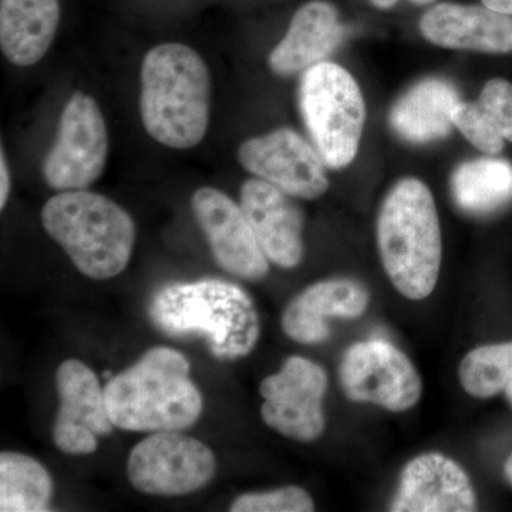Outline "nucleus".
Listing matches in <instances>:
<instances>
[{
  "label": "nucleus",
  "instance_id": "nucleus-20",
  "mask_svg": "<svg viewBox=\"0 0 512 512\" xmlns=\"http://www.w3.org/2000/svg\"><path fill=\"white\" fill-rule=\"evenodd\" d=\"M460 101L456 87L446 80H421L393 104L390 126L409 143L441 140L453 130V113Z\"/></svg>",
  "mask_w": 512,
  "mask_h": 512
},
{
  "label": "nucleus",
  "instance_id": "nucleus-7",
  "mask_svg": "<svg viewBox=\"0 0 512 512\" xmlns=\"http://www.w3.org/2000/svg\"><path fill=\"white\" fill-rule=\"evenodd\" d=\"M109 131L99 104L89 94L74 93L64 106L55 144L42 173L56 191L86 190L106 168Z\"/></svg>",
  "mask_w": 512,
  "mask_h": 512
},
{
  "label": "nucleus",
  "instance_id": "nucleus-12",
  "mask_svg": "<svg viewBox=\"0 0 512 512\" xmlns=\"http://www.w3.org/2000/svg\"><path fill=\"white\" fill-rule=\"evenodd\" d=\"M59 412L53 424V441L60 451L72 456L92 454L99 439L109 436L111 420L106 393L89 366L77 359L63 362L57 369Z\"/></svg>",
  "mask_w": 512,
  "mask_h": 512
},
{
  "label": "nucleus",
  "instance_id": "nucleus-25",
  "mask_svg": "<svg viewBox=\"0 0 512 512\" xmlns=\"http://www.w3.org/2000/svg\"><path fill=\"white\" fill-rule=\"evenodd\" d=\"M453 124L474 147L484 153L494 156L504 148V137L488 123L476 101H460L454 109Z\"/></svg>",
  "mask_w": 512,
  "mask_h": 512
},
{
  "label": "nucleus",
  "instance_id": "nucleus-22",
  "mask_svg": "<svg viewBox=\"0 0 512 512\" xmlns=\"http://www.w3.org/2000/svg\"><path fill=\"white\" fill-rule=\"evenodd\" d=\"M53 483L35 458L3 451L0 454V511H49Z\"/></svg>",
  "mask_w": 512,
  "mask_h": 512
},
{
  "label": "nucleus",
  "instance_id": "nucleus-15",
  "mask_svg": "<svg viewBox=\"0 0 512 512\" xmlns=\"http://www.w3.org/2000/svg\"><path fill=\"white\" fill-rule=\"evenodd\" d=\"M239 205L272 264L284 269L301 264L303 217L291 195L261 178H251L242 184Z\"/></svg>",
  "mask_w": 512,
  "mask_h": 512
},
{
  "label": "nucleus",
  "instance_id": "nucleus-11",
  "mask_svg": "<svg viewBox=\"0 0 512 512\" xmlns=\"http://www.w3.org/2000/svg\"><path fill=\"white\" fill-rule=\"evenodd\" d=\"M239 164L291 197L316 200L329 188L326 164L315 146L291 128L249 138L237 151Z\"/></svg>",
  "mask_w": 512,
  "mask_h": 512
},
{
  "label": "nucleus",
  "instance_id": "nucleus-3",
  "mask_svg": "<svg viewBox=\"0 0 512 512\" xmlns=\"http://www.w3.org/2000/svg\"><path fill=\"white\" fill-rule=\"evenodd\" d=\"M190 362L170 348L148 350L104 387L114 426L126 431H183L202 413Z\"/></svg>",
  "mask_w": 512,
  "mask_h": 512
},
{
  "label": "nucleus",
  "instance_id": "nucleus-16",
  "mask_svg": "<svg viewBox=\"0 0 512 512\" xmlns=\"http://www.w3.org/2000/svg\"><path fill=\"white\" fill-rule=\"evenodd\" d=\"M370 293L362 282L332 278L303 289L282 313V330L293 342L316 345L330 338L328 319H356L369 308Z\"/></svg>",
  "mask_w": 512,
  "mask_h": 512
},
{
  "label": "nucleus",
  "instance_id": "nucleus-26",
  "mask_svg": "<svg viewBox=\"0 0 512 512\" xmlns=\"http://www.w3.org/2000/svg\"><path fill=\"white\" fill-rule=\"evenodd\" d=\"M485 119L512 143V83L504 79H493L484 84L476 100Z\"/></svg>",
  "mask_w": 512,
  "mask_h": 512
},
{
  "label": "nucleus",
  "instance_id": "nucleus-29",
  "mask_svg": "<svg viewBox=\"0 0 512 512\" xmlns=\"http://www.w3.org/2000/svg\"><path fill=\"white\" fill-rule=\"evenodd\" d=\"M376 8L379 9H390L396 5L399 0H370ZM410 2L414 3V5H429V3L434 2V0H410Z\"/></svg>",
  "mask_w": 512,
  "mask_h": 512
},
{
  "label": "nucleus",
  "instance_id": "nucleus-9",
  "mask_svg": "<svg viewBox=\"0 0 512 512\" xmlns=\"http://www.w3.org/2000/svg\"><path fill=\"white\" fill-rule=\"evenodd\" d=\"M217 460L210 447L180 431H157L131 450L127 476L136 490L151 495H187L214 478Z\"/></svg>",
  "mask_w": 512,
  "mask_h": 512
},
{
  "label": "nucleus",
  "instance_id": "nucleus-18",
  "mask_svg": "<svg viewBox=\"0 0 512 512\" xmlns=\"http://www.w3.org/2000/svg\"><path fill=\"white\" fill-rule=\"evenodd\" d=\"M345 28L328 0H311L293 15L284 39L269 55V67L278 76H293L326 59L342 43Z\"/></svg>",
  "mask_w": 512,
  "mask_h": 512
},
{
  "label": "nucleus",
  "instance_id": "nucleus-28",
  "mask_svg": "<svg viewBox=\"0 0 512 512\" xmlns=\"http://www.w3.org/2000/svg\"><path fill=\"white\" fill-rule=\"evenodd\" d=\"M481 2L487 8L495 10V12L512 16V0H481Z\"/></svg>",
  "mask_w": 512,
  "mask_h": 512
},
{
  "label": "nucleus",
  "instance_id": "nucleus-27",
  "mask_svg": "<svg viewBox=\"0 0 512 512\" xmlns=\"http://www.w3.org/2000/svg\"><path fill=\"white\" fill-rule=\"evenodd\" d=\"M10 194V173L8 160H6L5 150L2 147L0 153V208L6 207Z\"/></svg>",
  "mask_w": 512,
  "mask_h": 512
},
{
  "label": "nucleus",
  "instance_id": "nucleus-30",
  "mask_svg": "<svg viewBox=\"0 0 512 512\" xmlns=\"http://www.w3.org/2000/svg\"><path fill=\"white\" fill-rule=\"evenodd\" d=\"M504 476L507 478L508 484L512 487V451L510 456L507 457L504 464Z\"/></svg>",
  "mask_w": 512,
  "mask_h": 512
},
{
  "label": "nucleus",
  "instance_id": "nucleus-5",
  "mask_svg": "<svg viewBox=\"0 0 512 512\" xmlns=\"http://www.w3.org/2000/svg\"><path fill=\"white\" fill-rule=\"evenodd\" d=\"M42 224L83 275L110 279L127 268L136 225L123 207L87 190L62 191L47 200Z\"/></svg>",
  "mask_w": 512,
  "mask_h": 512
},
{
  "label": "nucleus",
  "instance_id": "nucleus-17",
  "mask_svg": "<svg viewBox=\"0 0 512 512\" xmlns=\"http://www.w3.org/2000/svg\"><path fill=\"white\" fill-rule=\"evenodd\" d=\"M419 26L424 39L446 49L512 53V16L484 5L440 3L424 13Z\"/></svg>",
  "mask_w": 512,
  "mask_h": 512
},
{
  "label": "nucleus",
  "instance_id": "nucleus-24",
  "mask_svg": "<svg viewBox=\"0 0 512 512\" xmlns=\"http://www.w3.org/2000/svg\"><path fill=\"white\" fill-rule=\"evenodd\" d=\"M311 494L296 485L261 493L239 495L231 505L232 512H312Z\"/></svg>",
  "mask_w": 512,
  "mask_h": 512
},
{
  "label": "nucleus",
  "instance_id": "nucleus-19",
  "mask_svg": "<svg viewBox=\"0 0 512 512\" xmlns=\"http://www.w3.org/2000/svg\"><path fill=\"white\" fill-rule=\"evenodd\" d=\"M59 23V0H0L3 56L19 67L39 63L49 52Z\"/></svg>",
  "mask_w": 512,
  "mask_h": 512
},
{
  "label": "nucleus",
  "instance_id": "nucleus-10",
  "mask_svg": "<svg viewBox=\"0 0 512 512\" xmlns=\"http://www.w3.org/2000/svg\"><path fill=\"white\" fill-rule=\"evenodd\" d=\"M328 375L318 363L302 356L285 360L281 370L265 377L259 386L264 404L261 417L269 429L288 439L312 443L326 429L323 400Z\"/></svg>",
  "mask_w": 512,
  "mask_h": 512
},
{
  "label": "nucleus",
  "instance_id": "nucleus-4",
  "mask_svg": "<svg viewBox=\"0 0 512 512\" xmlns=\"http://www.w3.org/2000/svg\"><path fill=\"white\" fill-rule=\"evenodd\" d=\"M150 316L168 335L204 336L212 355L222 360L248 356L261 335L248 293L220 279L165 286L154 295Z\"/></svg>",
  "mask_w": 512,
  "mask_h": 512
},
{
  "label": "nucleus",
  "instance_id": "nucleus-2",
  "mask_svg": "<svg viewBox=\"0 0 512 512\" xmlns=\"http://www.w3.org/2000/svg\"><path fill=\"white\" fill-rule=\"evenodd\" d=\"M377 247L387 278L410 301L429 298L439 281L443 242L436 201L417 178L397 181L377 218Z\"/></svg>",
  "mask_w": 512,
  "mask_h": 512
},
{
  "label": "nucleus",
  "instance_id": "nucleus-8",
  "mask_svg": "<svg viewBox=\"0 0 512 512\" xmlns=\"http://www.w3.org/2000/svg\"><path fill=\"white\" fill-rule=\"evenodd\" d=\"M340 386L349 400L403 413L420 402L423 382L406 353L386 340L357 342L343 353Z\"/></svg>",
  "mask_w": 512,
  "mask_h": 512
},
{
  "label": "nucleus",
  "instance_id": "nucleus-23",
  "mask_svg": "<svg viewBox=\"0 0 512 512\" xmlns=\"http://www.w3.org/2000/svg\"><path fill=\"white\" fill-rule=\"evenodd\" d=\"M458 379L470 396L485 400L503 393L512 407V340L470 350L461 359Z\"/></svg>",
  "mask_w": 512,
  "mask_h": 512
},
{
  "label": "nucleus",
  "instance_id": "nucleus-13",
  "mask_svg": "<svg viewBox=\"0 0 512 512\" xmlns=\"http://www.w3.org/2000/svg\"><path fill=\"white\" fill-rule=\"evenodd\" d=\"M192 211L222 269L238 278L259 281L269 272V259L259 247L241 205L212 187L198 188Z\"/></svg>",
  "mask_w": 512,
  "mask_h": 512
},
{
  "label": "nucleus",
  "instance_id": "nucleus-14",
  "mask_svg": "<svg viewBox=\"0 0 512 512\" xmlns=\"http://www.w3.org/2000/svg\"><path fill=\"white\" fill-rule=\"evenodd\" d=\"M389 510L473 512L478 510V498L467 471L453 458L431 451L404 466Z\"/></svg>",
  "mask_w": 512,
  "mask_h": 512
},
{
  "label": "nucleus",
  "instance_id": "nucleus-6",
  "mask_svg": "<svg viewBox=\"0 0 512 512\" xmlns=\"http://www.w3.org/2000/svg\"><path fill=\"white\" fill-rule=\"evenodd\" d=\"M299 109L326 167L340 170L352 164L366 121L365 99L355 77L340 64H315L302 74Z\"/></svg>",
  "mask_w": 512,
  "mask_h": 512
},
{
  "label": "nucleus",
  "instance_id": "nucleus-21",
  "mask_svg": "<svg viewBox=\"0 0 512 512\" xmlns=\"http://www.w3.org/2000/svg\"><path fill=\"white\" fill-rule=\"evenodd\" d=\"M451 194L467 214H494L512 202V164L503 158H477L458 165Z\"/></svg>",
  "mask_w": 512,
  "mask_h": 512
},
{
  "label": "nucleus",
  "instance_id": "nucleus-1",
  "mask_svg": "<svg viewBox=\"0 0 512 512\" xmlns=\"http://www.w3.org/2000/svg\"><path fill=\"white\" fill-rule=\"evenodd\" d=\"M140 114L151 138L175 150L204 140L210 126L211 76L190 46L164 43L141 64Z\"/></svg>",
  "mask_w": 512,
  "mask_h": 512
}]
</instances>
